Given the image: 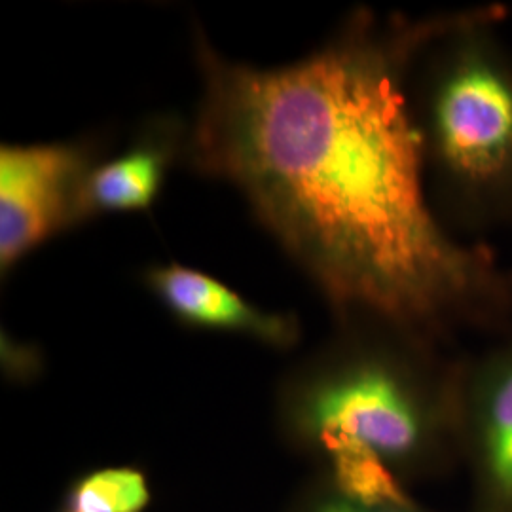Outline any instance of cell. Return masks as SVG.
Segmentation results:
<instances>
[{"label": "cell", "mask_w": 512, "mask_h": 512, "mask_svg": "<svg viewBox=\"0 0 512 512\" xmlns=\"http://www.w3.org/2000/svg\"><path fill=\"white\" fill-rule=\"evenodd\" d=\"M143 281L175 321L188 329L238 334L277 351L293 349L302 338L294 313L264 310L217 277L181 262L150 264Z\"/></svg>", "instance_id": "5b68a950"}, {"label": "cell", "mask_w": 512, "mask_h": 512, "mask_svg": "<svg viewBox=\"0 0 512 512\" xmlns=\"http://www.w3.org/2000/svg\"><path fill=\"white\" fill-rule=\"evenodd\" d=\"M281 442L317 461L361 446L404 480L435 467L458 423V395L431 365L423 338L370 319H346L296 361L275 389Z\"/></svg>", "instance_id": "7a4b0ae2"}, {"label": "cell", "mask_w": 512, "mask_h": 512, "mask_svg": "<svg viewBox=\"0 0 512 512\" xmlns=\"http://www.w3.org/2000/svg\"><path fill=\"white\" fill-rule=\"evenodd\" d=\"M319 476L334 492L370 507H416L403 476L374 452L342 446L317 459Z\"/></svg>", "instance_id": "ba28073f"}, {"label": "cell", "mask_w": 512, "mask_h": 512, "mask_svg": "<svg viewBox=\"0 0 512 512\" xmlns=\"http://www.w3.org/2000/svg\"><path fill=\"white\" fill-rule=\"evenodd\" d=\"M55 512H63V511H59V509H57V511H55Z\"/></svg>", "instance_id": "8fae6325"}, {"label": "cell", "mask_w": 512, "mask_h": 512, "mask_svg": "<svg viewBox=\"0 0 512 512\" xmlns=\"http://www.w3.org/2000/svg\"><path fill=\"white\" fill-rule=\"evenodd\" d=\"M482 18L454 19L427 82L418 120L425 158L461 200L512 194V67L480 31Z\"/></svg>", "instance_id": "3957f363"}, {"label": "cell", "mask_w": 512, "mask_h": 512, "mask_svg": "<svg viewBox=\"0 0 512 512\" xmlns=\"http://www.w3.org/2000/svg\"><path fill=\"white\" fill-rule=\"evenodd\" d=\"M99 141L2 145L0 148V266L23 256L57 232L80 222V192L101 160Z\"/></svg>", "instance_id": "277c9868"}, {"label": "cell", "mask_w": 512, "mask_h": 512, "mask_svg": "<svg viewBox=\"0 0 512 512\" xmlns=\"http://www.w3.org/2000/svg\"><path fill=\"white\" fill-rule=\"evenodd\" d=\"M285 512H427L416 507H370L357 501H351L348 497L334 492L327 482L321 478H313L308 484H304Z\"/></svg>", "instance_id": "30bf717a"}, {"label": "cell", "mask_w": 512, "mask_h": 512, "mask_svg": "<svg viewBox=\"0 0 512 512\" xmlns=\"http://www.w3.org/2000/svg\"><path fill=\"white\" fill-rule=\"evenodd\" d=\"M188 129L177 118H156L137 133L126 150L101 158L80 192V217L139 211L156 200L179 156L184 158Z\"/></svg>", "instance_id": "8992f818"}, {"label": "cell", "mask_w": 512, "mask_h": 512, "mask_svg": "<svg viewBox=\"0 0 512 512\" xmlns=\"http://www.w3.org/2000/svg\"><path fill=\"white\" fill-rule=\"evenodd\" d=\"M444 25L357 14L279 67L228 59L198 27L203 93L184 150L196 171L238 188L342 321L421 338L509 296L488 251L450 238L425 192L404 76Z\"/></svg>", "instance_id": "6da1fadb"}, {"label": "cell", "mask_w": 512, "mask_h": 512, "mask_svg": "<svg viewBox=\"0 0 512 512\" xmlns=\"http://www.w3.org/2000/svg\"><path fill=\"white\" fill-rule=\"evenodd\" d=\"M480 492L492 512H512V346L476 370L465 397Z\"/></svg>", "instance_id": "52a82bcc"}, {"label": "cell", "mask_w": 512, "mask_h": 512, "mask_svg": "<svg viewBox=\"0 0 512 512\" xmlns=\"http://www.w3.org/2000/svg\"><path fill=\"white\" fill-rule=\"evenodd\" d=\"M150 478L135 465H105L73 476L61 495L63 512H147Z\"/></svg>", "instance_id": "9c48e42d"}]
</instances>
